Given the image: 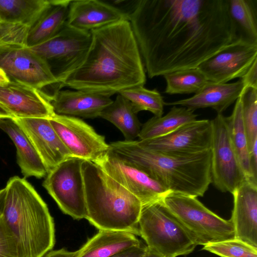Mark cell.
Here are the masks:
<instances>
[{
    "instance_id": "obj_25",
    "label": "cell",
    "mask_w": 257,
    "mask_h": 257,
    "mask_svg": "<svg viewBox=\"0 0 257 257\" xmlns=\"http://www.w3.org/2000/svg\"><path fill=\"white\" fill-rule=\"evenodd\" d=\"M193 110L174 105L164 116H155L142 124L139 140L153 139L168 135L180 127L197 120Z\"/></svg>"
},
{
    "instance_id": "obj_36",
    "label": "cell",
    "mask_w": 257,
    "mask_h": 257,
    "mask_svg": "<svg viewBox=\"0 0 257 257\" xmlns=\"http://www.w3.org/2000/svg\"><path fill=\"white\" fill-rule=\"evenodd\" d=\"M240 79L243 82L244 87L257 88V59Z\"/></svg>"
},
{
    "instance_id": "obj_8",
    "label": "cell",
    "mask_w": 257,
    "mask_h": 257,
    "mask_svg": "<svg viewBox=\"0 0 257 257\" xmlns=\"http://www.w3.org/2000/svg\"><path fill=\"white\" fill-rule=\"evenodd\" d=\"M91 42L90 31L76 29L66 23L55 36L28 48L46 62L52 73L61 83L82 62Z\"/></svg>"
},
{
    "instance_id": "obj_13",
    "label": "cell",
    "mask_w": 257,
    "mask_h": 257,
    "mask_svg": "<svg viewBox=\"0 0 257 257\" xmlns=\"http://www.w3.org/2000/svg\"><path fill=\"white\" fill-rule=\"evenodd\" d=\"M257 59V44L240 37L197 68L212 82L227 83L241 78Z\"/></svg>"
},
{
    "instance_id": "obj_16",
    "label": "cell",
    "mask_w": 257,
    "mask_h": 257,
    "mask_svg": "<svg viewBox=\"0 0 257 257\" xmlns=\"http://www.w3.org/2000/svg\"><path fill=\"white\" fill-rule=\"evenodd\" d=\"M49 118H14L42 161L47 173L73 156L52 126Z\"/></svg>"
},
{
    "instance_id": "obj_6",
    "label": "cell",
    "mask_w": 257,
    "mask_h": 257,
    "mask_svg": "<svg viewBox=\"0 0 257 257\" xmlns=\"http://www.w3.org/2000/svg\"><path fill=\"white\" fill-rule=\"evenodd\" d=\"M161 201L197 245L235 238L231 219L221 218L206 207L197 197L169 192Z\"/></svg>"
},
{
    "instance_id": "obj_42",
    "label": "cell",
    "mask_w": 257,
    "mask_h": 257,
    "mask_svg": "<svg viewBox=\"0 0 257 257\" xmlns=\"http://www.w3.org/2000/svg\"><path fill=\"white\" fill-rule=\"evenodd\" d=\"M6 195L5 188L0 190V214L3 213Z\"/></svg>"
},
{
    "instance_id": "obj_37",
    "label": "cell",
    "mask_w": 257,
    "mask_h": 257,
    "mask_svg": "<svg viewBox=\"0 0 257 257\" xmlns=\"http://www.w3.org/2000/svg\"><path fill=\"white\" fill-rule=\"evenodd\" d=\"M148 250V248L147 245L142 243L140 245L125 249L111 257H142Z\"/></svg>"
},
{
    "instance_id": "obj_34",
    "label": "cell",
    "mask_w": 257,
    "mask_h": 257,
    "mask_svg": "<svg viewBox=\"0 0 257 257\" xmlns=\"http://www.w3.org/2000/svg\"><path fill=\"white\" fill-rule=\"evenodd\" d=\"M29 28L21 24L0 22V47H27Z\"/></svg>"
},
{
    "instance_id": "obj_10",
    "label": "cell",
    "mask_w": 257,
    "mask_h": 257,
    "mask_svg": "<svg viewBox=\"0 0 257 257\" xmlns=\"http://www.w3.org/2000/svg\"><path fill=\"white\" fill-rule=\"evenodd\" d=\"M0 68L10 80L37 89L49 102L62 88L46 62L27 47H0Z\"/></svg>"
},
{
    "instance_id": "obj_7",
    "label": "cell",
    "mask_w": 257,
    "mask_h": 257,
    "mask_svg": "<svg viewBox=\"0 0 257 257\" xmlns=\"http://www.w3.org/2000/svg\"><path fill=\"white\" fill-rule=\"evenodd\" d=\"M139 229L148 248L161 257L188 254L197 246L161 199L142 205Z\"/></svg>"
},
{
    "instance_id": "obj_24",
    "label": "cell",
    "mask_w": 257,
    "mask_h": 257,
    "mask_svg": "<svg viewBox=\"0 0 257 257\" xmlns=\"http://www.w3.org/2000/svg\"><path fill=\"white\" fill-rule=\"evenodd\" d=\"M126 231L99 230L79 249L77 257H111L142 242Z\"/></svg>"
},
{
    "instance_id": "obj_20",
    "label": "cell",
    "mask_w": 257,
    "mask_h": 257,
    "mask_svg": "<svg viewBox=\"0 0 257 257\" xmlns=\"http://www.w3.org/2000/svg\"><path fill=\"white\" fill-rule=\"evenodd\" d=\"M112 101L110 97L95 92L60 90L50 103L55 114L94 118Z\"/></svg>"
},
{
    "instance_id": "obj_30",
    "label": "cell",
    "mask_w": 257,
    "mask_h": 257,
    "mask_svg": "<svg viewBox=\"0 0 257 257\" xmlns=\"http://www.w3.org/2000/svg\"><path fill=\"white\" fill-rule=\"evenodd\" d=\"M163 77L166 81L165 92L169 94H195L209 82L198 68L168 73Z\"/></svg>"
},
{
    "instance_id": "obj_19",
    "label": "cell",
    "mask_w": 257,
    "mask_h": 257,
    "mask_svg": "<svg viewBox=\"0 0 257 257\" xmlns=\"http://www.w3.org/2000/svg\"><path fill=\"white\" fill-rule=\"evenodd\" d=\"M127 15L119 8L101 1H70L67 24L76 29L91 31L122 20Z\"/></svg>"
},
{
    "instance_id": "obj_29",
    "label": "cell",
    "mask_w": 257,
    "mask_h": 257,
    "mask_svg": "<svg viewBox=\"0 0 257 257\" xmlns=\"http://www.w3.org/2000/svg\"><path fill=\"white\" fill-rule=\"evenodd\" d=\"M228 4L239 36L257 44V0H228Z\"/></svg>"
},
{
    "instance_id": "obj_41",
    "label": "cell",
    "mask_w": 257,
    "mask_h": 257,
    "mask_svg": "<svg viewBox=\"0 0 257 257\" xmlns=\"http://www.w3.org/2000/svg\"><path fill=\"white\" fill-rule=\"evenodd\" d=\"M10 81V79L5 72L0 68V85L6 84Z\"/></svg>"
},
{
    "instance_id": "obj_38",
    "label": "cell",
    "mask_w": 257,
    "mask_h": 257,
    "mask_svg": "<svg viewBox=\"0 0 257 257\" xmlns=\"http://www.w3.org/2000/svg\"><path fill=\"white\" fill-rule=\"evenodd\" d=\"M249 166L251 182L257 185V144L249 153Z\"/></svg>"
},
{
    "instance_id": "obj_22",
    "label": "cell",
    "mask_w": 257,
    "mask_h": 257,
    "mask_svg": "<svg viewBox=\"0 0 257 257\" xmlns=\"http://www.w3.org/2000/svg\"><path fill=\"white\" fill-rule=\"evenodd\" d=\"M0 128L9 136L15 145L17 163L25 178L45 177L47 172L42 161L18 124L11 118H0Z\"/></svg>"
},
{
    "instance_id": "obj_3",
    "label": "cell",
    "mask_w": 257,
    "mask_h": 257,
    "mask_svg": "<svg viewBox=\"0 0 257 257\" xmlns=\"http://www.w3.org/2000/svg\"><path fill=\"white\" fill-rule=\"evenodd\" d=\"M121 160L162 184L170 192L202 197L211 183V151L185 155L145 148L137 141L111 143Z\"/></svg>"
},
{
    "instance_id": "obj_18",
    "label": "cell",
    "mask_w": 257,
    "mask_h": 257,
    "mask_svg": "<svg viewBox=\"0 0 257 257\" xmlns=\"http://www.w3.org/2000/svg\"><path fill=\"white\" fill-rule=\"evenodd\" d=\"M232 194L235 238L257 248V185L245 180Z\"/></svg>"
},
{
    "instance_id": "obj_39",
    "label": "cell",
    "mask_w": 257,
    "mask_h": 257,
    "mask_svg": "<svg viewBox=\"0 0 257 257\" xmlns=\"http://www.w3.org/2000/svg\"><path fill=\"white\" fill-rule=\"evenodd\" d=\"M79 254V249L70 251L64 248L57 250H51L47 252L42 257H77Z\"/></svg>"
},
{
    "instance_id": "obj_11",
    "label": "cell",
    "mask_w": 257,
    "mask_h": 257,
    "mask_svg": "<svg viewBox=\"0 0 257 257\" xmlns=\"http://www.w3.org/2000/svg\"><path fill=\"white\" fill-rule=\"evenodd\" d=\"M211 122V183L220 191L232 194L246 179L231 145L225 117L217 114Z\"/></svg>"
},
{
    "instance_id": "obj_5",
    "label": "cell",
    "mask_w": 257,
    "mask_h": 257,
    "mask_svg": "<svg viewBox=\"0 0 257 257\" xmlns=\"http://www.w3.org/2000/svg\"><path fill=\"white\" fill-rule=\"evenodd\" d=\"M86 219L98 230L128 232L140 236L139 220L142 203L98 165L82 164Z\"/></svg>"
},
{
    "instance_id": "obj_43",
    "label": "cell",
    "mask_w": 257,
    "mask_h": 257,
    "mask_svg": "<svg viewBox=\"0 0 257 257\" xmlns=\"http://www.w3.org/2000/svg\"><path fill=\"white\" fill-rule=\"evenodd\" d=\"M142 257H161L160 255L150 250L148 248V251Z\"/></svg>"
},
{
    "instance_id": "obj_35",
    "label": "cell",
    "mask_w": 257,
    "mask_h": 257,
    "mask_svg": "<svg viewBox=\"0 0 257 257\" xmlns=\"http://www.w3.org/2000/svg\"><path fill=\"white\" fill-rule=\"evenodd\" d=\"M0 257H19L18 248L14 236L0 214Z\"/></svg>"
},
{
    "instance_id": "obj_23",
    "label": "cell",
    "mask_w": 257,
    "mask_h": 257,
    "mask_svg": "<svg viewBox=\"0 0 257 257\" xmlns=\"http://www.w3.org/2000/svg\"><path fill=\"white\" fill-rule=\"evenodd\" d=\"M70 1L50 0L49 5L29 28L27 48L48 41L62 29L67 22Z\"/></svg>"
},
{
    "instance_id": "obj_33",
    "label": "cell",
    "mask_w": 257,
    "mask_h": 257,
    "mask_svg": "<svg viewBox=\"0 0 257 257\" xmlns=\"http://www.w3.org/2000/svg\"><path fill=\"white\" fill-rule=\"evenodd\" d=\"M202 249L220 257H257V248L236 238L209 243Z\"/></svg>"
},
{
    "instance_id": "obj_2",
    "label": "cell",
    "mask_w": 257,
    "mask_h": 257,
    "mask_svg": "<svg viewBox=\"0 0 257 257\" xmlns=\"http://www.w3.org/2000/svg\"><path fill=\"white\" fill-rule=\"evenodd\" d=\"M90 32L87 53L81 64L61 81L62 88L110 97L144 85V66L130 22L122 20Z\"/></svg>"
},
{
    "instance_id": "obj_32",
    "label": "cell",
    "mask_w": 257,
    "mask_h": 257,
    "mask_svg": "<svg viewBox=\"0 0 257 257\" xmlns=\"http://www.w3.org/2000/svg\"><path fill=\"white\" fill-rule=\"evenodd\" d=\"M249 153L257 144V88L244 87L239 97Z\"/></svg>"
},
{
    "instance_id": "obj_31",
    "label": "cell",
    "mask_w": 257,
    "mask_h": 257,
    "mask_svg": "<svg viewBox=\"0 0 257 257\" xmlns=\"http://www.w3.org/2000/svg\"><path fill=\"white\" fill-rule=\"evenodd\" d=\"M118 93L131 102L136 113L147 110L155 116L163 115L165 102L156 89L149 90L144 85H139L122 90Z\"/></svg>"
},
{
    "instance_id": "obj_28",
    "label": "cell",
    "mask_w": 257,
    "mask_h": 257,
    "mask_svg": "<svg viewBox=\"0 0 257 257\" xmlns=\"http://www.w3.org/2000/svg\"><path fill=\"white\" fill-rule=\"evenodd\" d=\"M229 138L246 180L251 182L249 152L244 127L239 97L236 100L231 114L225 117Z\"/></svg>"
},
{
    "instance_id": "obj_27",
    "label": "cell",
    "mask_w": 257,
    "mask_h": 257,
    "mask_svg": "<svg viewBox=\"0 0 257 257\" xmlns=\"http://www.w3.org/2000/svg\"><path fill=\"white\" fill-rule=\"evenodd\" d=\"M50 3V0H0V22L31 27Z\"/></svg>"
},
{
    "instance_id": "obj_1",
    "label": "cell",
    "mask_w": 257,
    "mask_h": 257,
    "mask_svg": "<svg viewBox=\"0 0 257 257\" xmlns=\"http://www.w3.org/2000/svg\"><path fill=\"white\" fill-rule=\"evenodd\" d=\"M126 14L150 78L197 68L240 37L228 0H139Z\"/></svg>"
},
{
    "instance_id": "obj_21",
    "label": "cell",
    "mask_w": 257,
    "mask_h": 257,
    "mask_svg": "<svg viewBox=\"0 0 257 257\" xmlns=\"http://www.w3.org/2000/svg\"><path fill=\"white\" fill-rule=\"evenodd\" d=\"M244 87V85L240 79L232 83H218L209 81L193 96L174 102H165V105H180L193 111L209 107L214 109L217 114H220L240 97Z\"/></svg>"
},
{
    "instance_id": "obj_15",
    "label": "cell",
    "mask_w": 257,
    "mask_h": 257,
    "mask_svg": "<svg viewBox=\"0 0 257 257\" xmlns=\"http://www.w3.org/2000/svg\"><path fill=\"white\" fill-rule=\"evenodd\" d=\"M212 135L211 120H196L166 136L138 140L141 146L157 152L190 155L210 150Z\"/></svg>"
},
{
    "instance_id": "obj_14",
    "label": "cell",
    "mask_w": 257,
    "mask_h": 257,
    "mask_svg": "<svg viewBox=\"0 0 257 257\" xmlns=\"http://www.w3.org/2000/svg\"><path fill=\"white\" fill-rule=\"evenodd\" d=\"M94 163L138 198L142 205L161 200L170 192L147 174L121 160L110 149Z\"/></svg>"
},
{
    "instance_id": "obj_40",
    "label": "cell",
    "mask_w": 257,
    "mask_h": 257,
    "mask_svg": "<svg viewBox=\"0 0 257 257\" xmlns=\"http://www.w3.org/2000/svg\"><path fill=\"white\" fill-rule=\"evenodd\" d=\"M14 116L12 114L0 103V118H11Z\"/></svg>"
},
{
    "instance_id": "obj_12",
    "label": "cell",
    "mask_w": 257,
    "mask_h": 257,
    "mask_svg": "<svg viewBox=\"0 0 257 257\" xmlns=\"http://www.w3.org/2000/svg\"><path fill=\"white\" fill-rule=\"evenodd\" d=\"M62 142L74 157L95 162L109 149L103 136L82 119L54 114L49 118Z\"/></svg>"
},
{
    "instance_id": "obj_9",
    "label": "cell",
    "mask_w": 257,
    "mask_h": 257,
    "mask_svg": "<svg viewBox=\"0 0 257 257\" xmlns=\"http://www.w3.org/2000/svg\"><path fill=\"white\" fill-rule=\"evenodd\" d=\"M84 161L74 156L67 158L47 173L42 184L63 213L78 220L87 216Z\"/></svg>"
},
{
    "instance_id": "obj_26",
    "label": "cell",
    "mask_w": 257,
    "mask_h": 257,
    "mask_svg": "<svg viewBox=\"0 0 257 257\" xmlns=\"http://www.w3.org/2000/svg\"><path fill=\"white\" fill-rule=\"evenodd\" d=\"M99 117L110 122L119 129L125 141H135L138 137L142 124L131 102L120 94L102 111Z\"/></svg>"
},
{
    "instance_id": "obj_4",
    "label": "cell",
    "mask_w": 257,
    "mask_h": 257,
    "mask_svg": "<svg viewBox=\"0 0 257 257\" xmlns=\"http://www.w3.org/2000/svg\"><path fill=\"white\" fill-rule=\"evenodd\" d=\"M5 188L3 217L19 257H42L55 244L54 219L47 204L25 178L11 177Z\"/></svg>"
},
{
    "instance_id": "obj_17",
    "label": "cell",
    "mask_w": 257,
    "mask_h": 257,
    "mask_svg": "<svg viewBox=\"0 0 257 257\" xmlns=\"http://www.w3.org/2000/svg\"><path fill=\"white\" fill-rule=\"evenodd\" d=\"M0 103L14 118H50L55 114L39 90L15 81L0 85Z\"/></svg>"
}]
</instances>
